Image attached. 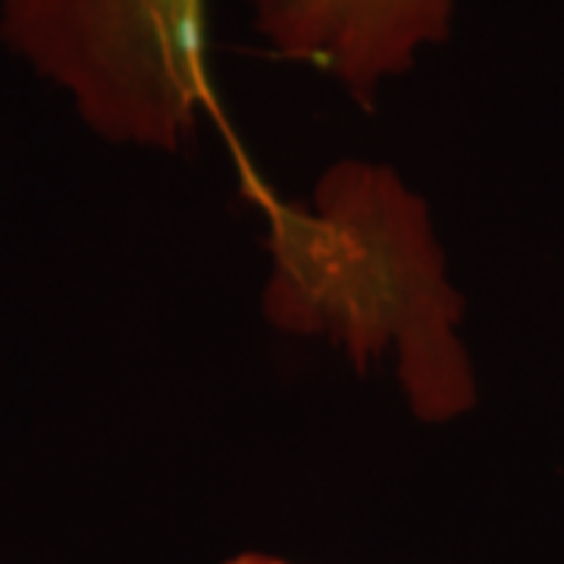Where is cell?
I'll list each match as a JSON object with an SVG mask.
<instances>
[{"instance_id":"6da1fadb","label":"cell","mask_w":564,"mask_h":564,"mask_svg":"<svg viewBox=\"0 0 564 564\" xmlns=\"http://www.w3.org/2000/svg\"><path fill=\"white\" fill-rule=\"evenodd\" d=\"M263 314L282 333L339 345L358 370L395 358L411 411L445 423L477 404L474 367L423 202L377 163H336L307 204L270 210Z\"/></svg>"},{"instance_id":"7a4b0ae2","label":"cell","mask_w":564,"mask_h":564,"mask_svg":"<svg viewBox=\"0 0 564 564\" xmlns=\"http://www.w3.org/2000/svg\"><path fill=\"white\" fill-rule=\"evenodd\" d=\"M204 0H0V35L98 135L180 151L210 104Z\"/></svg>"},{"instance_id":"3957f363","label":"cell","mask_w":564,"mask_h":564,"mask_svg":"<svg viewBox=\"0 0 564 564\" xmlns=\"http://www.w3.org/2000/svg\"><path fill=\"white\" fill-rule=\"evenodd\" d=\"M273 54L336 79L373 110L380 88L452 32L455 0H245Z\"/></svg>"},{"instance_id":"277c9868","label":"cell","mask_w":564,"mask_h":564,"mask_svg":"<svg viewBox=\"0 0 564 564\" xmlns=\"http://www.w3.org/2000/svg\"><path fill=\"white\" fill-rule=\"evenodd\" d=\"M223 564H292V562H282V558H270V555L248 552V555H236V558H229V562H223Z\"/></svg>"}]
</instances>
